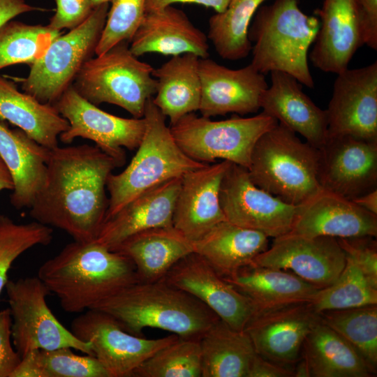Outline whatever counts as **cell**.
I'll return each mask as SVG.
<instances>
[{"label":"cell","mask_w":377,"mask_h":377,"mask_svg":"<svg viewBox=\"0 0 377 377\" xmlns=\"http://www.w3.org/2000/svg\"><path fill=\"white\" fill-rule=\"evenodd\" d=\"M267 0H230L226 8L209 20L208 38L217 54L224 59L246 57L251 43L249 26L257 10Z\"/></svg>","instance_id":"cell-34"},{"label":"cell","mask_w":377,"mask_h":377,"mask_svg":"<svg viewBox=\"0 0 377 377\" xmlns=\"http://www.w3.org/2000/svg\"><path fill=\"white\" fill-rule=\"evenodd\" d=\"M220 204L228 221L273 238L291 231L297 206L256 186L247 168L231 163L223 178Z\"/></svg>","instance_id":"cell-13"},{"label":"cell","mask_w":377,"mask_h":377,"mask_svg":"<svg viewBox=\"0 0 377 377\" xmlns=\"http://www.w3.org/2000/svg\"><path fill=\"white\" fill-rule=\"evenodd\" d=\"M71 332L91 344L93 355L110 377H131L145 360L165 346L177 341V334L147 339L128 333L110 315L94 309L73 319Z\"/></svg>","instance_id":"cell-12"},{"label":"cell","mask_w":377,"mask_h":377,"mask_svg":"<svg viewBox=\"0 0 377 377\" xmlns=\"http://www.w3.org/2000/svg\"><path fill=\"white\" fill-rule=\"evenodd\" d=\"M54 1L55 13L47 26L58 31L78 27L89 17L95 8L91 0Z\"/></svg>","instance_id":"cell-43"},{"label":"cell","mask_w":377,"mask_h":377,"mask_svg":"<svg viewBox=\"0 0 377 377\" xmlns=\"http://www.w3.org/2000/svg\"><path fill=\"white\" fill-rule=\"evenodd\" d=\"M278 123L263 112L253 117L235 115L220 121L193 112L170 128L178 146L191 158L205 163L217 159L228 161L248 169L256 143Z\"/></svg>","instance_id":"cell-8"},{"label":"cell","mask_w":377,"mask_h":377,"mask_svg":"<svg viewBox=\"0 0 377 377\" xmlns=\"http://www.w3.org/2000/svg\"><path fill=\"white\" fill-rule=\"evenodd\" d=\"M346 256L352 259L377 284V243L374 237L337 238Z\"/></svg>","instance_id":"cell-42"},{"label":"cell","mask_w":377,"mask_h":377,"mask_svg":"<svg viewBox=\"0 0 377 377\" xmlns=\"http://www.w3.org/2000/svg\"><path fill=\"white\" fill-rule=\"evenodd\" d=\"M154 68L135 56L123 41L87 60L72 86L83 98L98 105H117L134 118H142L147 101L156 93Z\"/></svg>","instance_id":"cell-7"},{"label":"cell","mask_w":377,"mask_h":377,"mask_svg":"<svg viewBox=\"0 0 377 377\" xmlns=\"http://www.w3.org/2000/svg\"><path fill=\"white\" fill-rule=\"evenodd\" d=\"M253 264L288 270L318 289L331 285L342 272L345 254L337 238L293 232L274 238Z\"/></svg>","instance_id":"cell-15"},{"label":"cell","mask_w":377,"mask_h":377,"mask_svg":"<svg viewBox=\"0 0 377 377\" xmlns=\"http://www.w3.org/2000/svg\"><path fill=\"white\" fill-rule=\"evenodd\" d=\"M320 318L310 302H297L256 311L244 330L256 353L293 369L305 338Z\"/></svg>","instance_id":"cell-16"},{"label":"cell","mask_w":377,"mask_h":377,"mask_svg":"<svg viewBox=\"0 0 377 377\" xmlns=\"http://www.w3.org/2000/svg\"><path fill=\"white\" fill-rule=\"evenodd\" d=\"M44 10L30 5L26 0H0V28L20 15Z\"/></svg>","instance_id":"cell-47"},{"label":"cell","mask_w":377,"mask_h":377,"mask_svg":"<svg viewBox=\"0 0 377 377\" xmlns=\"http://www.w3.org/2000/svg\"><path fill=\"white\" fill-rule=\"evenodd\" d=\"M200 57L192 53L173 56L153 70L156 80L154 105L170 119V125L199 110L201 82Z\"/></svg>","instance_id":"cell-30"},{"label":"cell","mask_w":377,"mask_h":377,"mask_svg":"<svg viewBox=\"0 0 377 377\" xmlns=\"http://www.w3.org/2000/svg\"><path fill=\"white\" fill-rule=\"evenodd\" d=\"M131 377H202L199 339L179 337L145 360Z\"/></svg>","instance_id":"cell-38"},{"label":"cell","mask_w":377,"mask_h":377,"mask_svg":"<svg viewBox=\"0 0 377 377\" xmlns=\"http://www.w3.org/2000/svg\"><path fill=\"white\" fill-rule=\"evenodd\" d=\"M230 0H147L146 12L161 9L176 3H195L213 8L216 13L223 12Z\"/></svg>","instance_id":"cell-48"},{"label":"cell","mask_w":377,"mask_h":377,"mask_svg":"<svg viewBox=\"0 0 377 377\" xmlns=\"http://www.w3.org/2000/svg\"><path fill=\"white\" fill-rule=\"evenodd\" d=\"M337 75L325 110L328 137L377 141V61Z\"/></svg>","instance_id":"cell-14"},{"label":"cell","mask_w":377,"mask_h":377,"mask_svg":"<svg viewBox=\"0 0 377 377\" xmlns=\"http://www.w3.org/2000/svg\"><path fill=\"white\" fill-rule=\"evenodd\" d=\"M94 7L100 6L103 3H110L111 0H91Z\"/></svg>","instance_id":"cell-52"},{"label":"cell","mask_w":377,"mask_h":377,"mask_svg":"<svg viewBox=\"0 0 377 377\" xmlns=\"http://www.w3.org/2000/svg\"><path fill=\"white\" fill-rule=\"evenodd\" d=\"M199 342L202 377H247L256 350L244 330L233 329L219 318Z\"/></svg>","instance_id":"cell-33"},{"label":"cell","mask_w":377,"mask_h":377,"mask_svg":"<svg viewBox=\"0 0 377 377\" xmlns=\"http://www.w3.org/2000/svg\"><path fill=\"white\" fill-rule=\"evenodd\" d=\"M319 315L325 325L355 348L375 376L377 370V304L327 310Z\"/></svg>","instance_id":"cell-35"},{"label":"cell","mask_w":377,"mask_h":377,"mask_svg":"<svg viewBox=\"0 0 377 377\" xmlns=\"http://www.w3.org/2000/svg\"><path fill=\"white\" fill-rule=\"evenodd\" d=\"M68 313H82L139 282L131 260L94 241H74L45 261L37 276Z\"/></svg>","instance_id":"cell-2"},{"label":"cell","mask_w":377,"mask_h":377,"mask_svg":"<svg viewBox=\"0 0 377 377\" xmlns=\"http://www.w3.org/2000/svg\"><path fill=\"white\" fill-rule=\"evenodd\" d=\"M319 151L278 123L256 143L248 172L251 181L281 200L298 206L318 193Z\"/></svg>","instance_id":"cell-6"},{"label":"cell","mask_w":377,"mask_h":377,"mask_svg":"<svg viewBox=\"0 0 377 377\" xmlns=\"http://www.w3.org/2000/svg\"><path fill=\"white\" fill-rule=\"evenodd\" d=\"M50 152L22 130L0 121V156L12 175L10 199L15 208L31 207L45 183Z\"/></svg>","instance_id":"cell-26"},{"label":"cell","mask_w":377,"mask_h":377,"mask_svg":"<svg viewBox=\"0 0 377 377\" xmlns=\"http://www.w3.org/2000/svg\"><path fill=\"white\" fill-rule=\"evenodd\" d=\"M12 175L7 165L0 156V191L13 189Z\"/></svg>","instance_id":"cell-51"},{"label":"cell","mask_w":377,"mask_h":377,"mask_svg":"<svg viewBox=\"0 0 377 377\" xmlns=\"http://www.w3.org/2000/svg\"><path fill=\"white\" fill-rule=\"evenodd\" d=\"M92 309L110 315L124 330L137 336L152 327L181 338L200 339L219 319L198 299L163 279L137 282Z\"/></svg>","instance_id":"cell-3"},{"label":"cell","mask_w":377,"mask_h":377,"mask_svg":"<svg viewBox=\"0 0 377 377\" xmlns=\"http://www.w3.org/2000/svg\"><path fill=\"white\" fill-rule=\"evenodd\" d=\"M68 123L60 140L66 144L82 138L93 141L96 146L112 157L119 167L124 165V149L138 148L145 128L142 118H123L100 109L83 98L71 85L53 104Z\"/></svg>","instance_id":"cell-11"},{"label":"cell","mask_w":377,"mask_h":377,"mask_svg":"<svg viewBox=\"0 0 377 377\" xmlns=\"http://www.w3.org/2000/svg\"><path fill=\"white\" fill-rule=\"evenodd\" d=\"M38 360L43 377H110L94 356L78 355L69 347L38 350Z\"/></svg>","instance_id":"cell-41"},{"label":"cell","mask_w":377,"mask_h":377,"mask_svg":"<svg viewBox=\"0 0 377 377\" xmlns=\"http://www.w3.org/2000/svg\"><path fill=\"white\" fill-rule=\"evenodd\" d=\"M118 167L96 145L51 149L45 183L29 208L30 216L65 231L74 241H94L108 209V178Z\"/></svg>","instance_id":"cell-1"},{"label":"cell","mask_w":377,"mask_h":377,"mask_svg":"<svg viewBox=\"0 0 377 377\" xmlns=\"http://www.w3.org/2000/svg\"><path fill=\"white\" fill-rule=\"evenodd\" d=\"M361 39L374 50H377V0H354Z\"/></svg>","instance_id":"cell-45"},{"label":"cell","mask_w":377,"mask_h":377,"mask_svg":"<svg viewBox=\"0 0 377 377\" xmlns=\"http://www.w3.org/2000/svg\"><path fill=\"white\" fill-rule=\"evenodd\" d=\"M271 84L260 98V108L306 142L320 149L328 138L325 110L318 107L302 91L301 84L290 75L272 71Z\"/></svg>","instance_id":"cell-22"},{"label":"cell","mask_w":377,"mask_h":377,"mask_svg":"<svg viewBox=\"0 0 377 377\" xmlns=\"http://www.w3.org/2000/svg\"><path fill=\"white\" fill-rule=\"evenodd\" d=\"M247 377H295L293 368L282 366L255 353L248 371Z\"/></svg>","instance_id":"cell-46"},{"label":"cell","mask_w":377,"mask_h":377,"mask_svg":"<svg viewBox=\"0 0 377 377\" xmlns=\"http://www.w3.org/2000/svg\"><path fill=\"white\" fill-rule=\"evenodd\" d=\"M290 232L309 237H376L377 215L351 200L321 189L297 206Z\"/></svg>","instance_id":"cell-21"},{"label":"cell","mask_w":377,"mask_h":377,"mask_svg":"<svg viewBox=\"0 0 377 377\" xmlns=\"http://www.w3.org/2000/svg\"><path fill=\"white\" fill-rule=\"evenodd\" d=\"M318 151L322 189L352 200L377 188V141L328 137Z\"/></svg>","instance_id":"cell-17"},{"label":"cell","mask_w":377,"mask_h":377,"mask_svg":"<svg viewBox=\"0 0 377 377\" xmlns=\"http://www.w3.org/2000/svg\"><path fill=\"white\" fill-rule=\"evenodd\" d=\"M61 34L47 25L8 22L0 28V70L15 64H32Z\"/></svg>","instance_id":"cell-37"},{"label":"cell","mask_w":377,"mask_h":377,"mask_svg":"<svg viewBox=\"0 0 377 377\" xmlns=\"http://www.w3.org/2000/svg\"><path fill=\"white\" fill-rule=\"evenodd\" d=\"M111 250L128 258L139 281L163 279L182 258L194 252L193 244L172 227H157L128 237Z\"/></svg>","instance_id":"cell-27"},{"label":"cell","mask_w":377,"mask_h":377,"mask_svg":"<svg viewBox=\"0 0 377 377\" xmlns=\"http://www.w3.org/2000/svg\"><path fill=\"white\" fill-rule=\"evenodd\" d=\"M0 121H8L41 146L59 147L60 135L68 128L53 104L44 103L21 92L11 80L0 75Z\"/></svg>","instance_id":"cell-29"},{"label":"cell","mask_w":377,"mask_h":377,"mask_svg":"<svg viewBox=\"0 0 377 377\" xmlns=\"http://www.w3.org/2000/svg\"><path fill=\"white\" fill-rule=\"evenodd\" d=\"M163 280L198 299L233 329L244 330L256 312L247 297L195 252L179 260Z\"/></svg>","instance_id":"cell-18"},{"label":"cell","mask_w":377,"mask_h":377,"mask_svg":"<svg viewBox=\"0 0 377 377\" xmlns=\"http://www.w3.org/2000/svg\"><path fill=\"white\" fill-rule=\"evenodd\" d=\"M5 289L12 318L11 337L21 358L34 350L69 347L93 355L91 344L78 339L49 308L50 292L38 277L8 280Z\"/></svg>","instance_id":"cell-10"},{"label":"cell","mask_w":377,"mask_h":377,"mask_svg":"<svg viewBox=\"0 0 377 377\" xmlns=\"http://www.w3.org/2000/svg\"><path fill=\"white\" fill-rule=\"evenodd\" d=\"M299 0H275L260 6L251 23V64L265 75L280 71L312 89L314 81L308 64V52L320 27L318 17L308 15Z\"/></svg>","instance_id":"cell-4"},{"label":"cell","mask_w":377,"mask_h":377,"mask_svg":"<svg viewBox=\"0 0 377 377\" xmlns=\"http://www.w3.org/2000/svg\"><path fill=\"white\" fill-rule=\"evenodd\" d=\"M231 162L221 161L182 177L172 226L192 242L218 223L227 221L220 204V188Z\"/></svg>","instance_id":"cell-20"},{"label":"cell","mask_w":377,"mask_h":377,"mask_svg":"<svg viewBox=\"0 0 377 377\" xmlns=\"http://www.w3.org/2000/svg\"><path fill=\"white\" fill-rule=\"evenodd\" d=\"M143 118L145 128L135 156L122 172L108 178L105 221L140 194L209 164L191 158L181 149L152 98L146 103Z\"/></svg>","instance_id":"cell-5"},{"label":"cell","mask_w":377,"mask_h":377,"mask_svg":"<svg viewBox=\"0 0 377 377\" xmlns=\"http://www.w3.org/2000/svg\"><path fill=\"white\" fill-rule=\"evenodd\" d=\"M201 98L199 111L209 118L228 113L244 115L260 108V98L268 87L265 75L250 64L228 68L208 57L200 58Z\"/></svg>","instance_id":"cell-19"},{"label":"cell","mask_w":377,"mask_h":377,"mask_svg":"<svg viewBox=\"0 0 377 377\" xmlns=\"http://www.w3.org/2000/svg\"><path fill=\"white\" fill-rule=\"evenodd\" d=\"M331 285L319 289L310 302L317 313L377 304V284L350 258Z\"/></svg>","instance_id":"cell-36"},{"label":"cell","mask_w":377,"mask_h":377,"mask_svg":"<svg viewBox=\"0 0 377 377\" xmlns=\"http://www.w3.org/2000/svg\"><path fill=\"white\" fill-rule=\"evenodd\" d=\"M182 177L164 182L137 196L106 219L94 242L110 249L141 231L172 227Z\"/></svg>","instance_id":"cell-25"},{"label":"cell","mask_w":377,"mask_h":377,"mask_svg":"<svg viewBox=\"0 0 377 377\" xmlns=\"http://www.w3.org/2000/svg\"><path fill=\"white\" fill-rule=\"evenodd\" d=\"M201 256L223 277L232 275L251 264L268 248V237L257 230L222 221L193 242Z\"/></svg>","instance_id":"cell-31"},{"label":"cell","mask_w":377,"mask_h":377,"mask_svg":"<svg viewBox=\"0 0 377 377\" xmlns=\"http://www.w3.org/2000/svg\"><path fill=\"white\" fill-rule=\"evenodd\" d=\"M109 7L110 3L95 7L82 24L52 40L43 56L29 65L27 76L21 80L22 91L54 104L95 54Z\"/></svg>","instance_id":"cell-9"},{"label":"cell","mask_w":377,"mask_h":377,"mask_svg":"<svg viewBox=\"0 0 377 377\" xmlns=\"http://www.w3.org/2000/svg\"><path fill=\"white\" fill-rule=\"evenodd\" d=\"M301 358L309 377L374 376L355 348L320 318L304 341Z\"/></svg>","instance_id":"cell-32"},{"label":"cell","mask_w":377,"mask_h":377,"mask_svg":"<svg viewBox=\"0 0 377 377\" xmlns=\"http://www.w3.org/2000/svg\"><path fill=\"white\" fill-rule=\"evenodd\" d=\"M12 318L8 308L0 311V377H10L21 361L13 346Z\"/></svg>","instance_id":"cell-44"},{"label":"cell","mask_w":377,"mask_h":377,"mask_svg":"<svg viewBox=\"0 0 377 377\" xmlns=\"http://www.w3.org/2000/svg\"><path fill=\"white\" fill-rule=\"evenodd\" d=\"M136 57L147 53L177 56L192 53L208 57L207 37L185 13L172 6L146 12L129 41Z\"/></svg>","instance_id":"cell-23"},{"label":"cell","mask_w":377,"mask_h":377,"mask_svg":"<svg viewBox=\"0 0 377 377\" xmlns=\"http://www.w3.org/2000/svg\"><path fill=\"white\" fill-rule=\"evenodd\" d=\"M316 14L320 27L310 61L323 72L339 74L348 68L355 52L363 45L354 0H324Z\"/></svg>","instance_id":"cell-24"},{"label":"cell","mask_w":377,"mask_h":377,"mask_svg":"<svg viewBox=\"0 0 377 377\" xmlns=\"http://www.w3.org/2000/svg\"><path fill=\"white\" fill-rule=\"evenodd\" d=\"M52 239L51 227L37 221L19 224L0 215V295L8 281L14 261L24 252L37 245H48Z\"/></svg>","instance_id":"cell-39"},{"label":"cell","mask_w":377,"mask_h":377,"mask_svg":"<svg viewBox=\"0 0 377 377\" xmlns=\"http://www.w3.org/2000/svg\"><path fill=\"white\" fill-rule=\"evenodd\" d=\"M223 278L251 301L256 311L311 302L319 290L290 271L253 263Z\"/></svg>","instance_id":"cell-28"},{"label":"cell","mask_w":377,"mask_h":377,"mask_svg":"<svg viewBox=\"0 0 377 377\" xmlns=\"http://www.w3.org/2000/svg\"><path fill=\"white\" fill-rule=\"evenodd\" d=\"M147 0H111L95 54L100 55L123 41L129 43L145 13Z\"/></svg>","instance_id":"cell-40"},{"label":"cell","mask_w":377,"mask_h":377,"mask_svg":"<svg viewBox=\"0 0 377 377\" xmlns=\"http://www.w3.org/2000/svg\"><path fill=\"white\" fill-rule=\"evenodd\" d=\"M38 350L30 351L23 356L10 377H43L38 360Z\"/></svg>","instance_id":"cell-49"},{"label":"cell","mask_w":377,"mask_h":377,"mask_svg":"<svg viewBox=\"0 0 377 377\" xmlns=\"http://www.w3.org/2000/svg\"><path fill=\"white\" fill-rule=\"evenodd\" d=\"M355 204L377 215V188L352 200Z\"/></svg>","instance_id":"cell-50"}]
</instances>
